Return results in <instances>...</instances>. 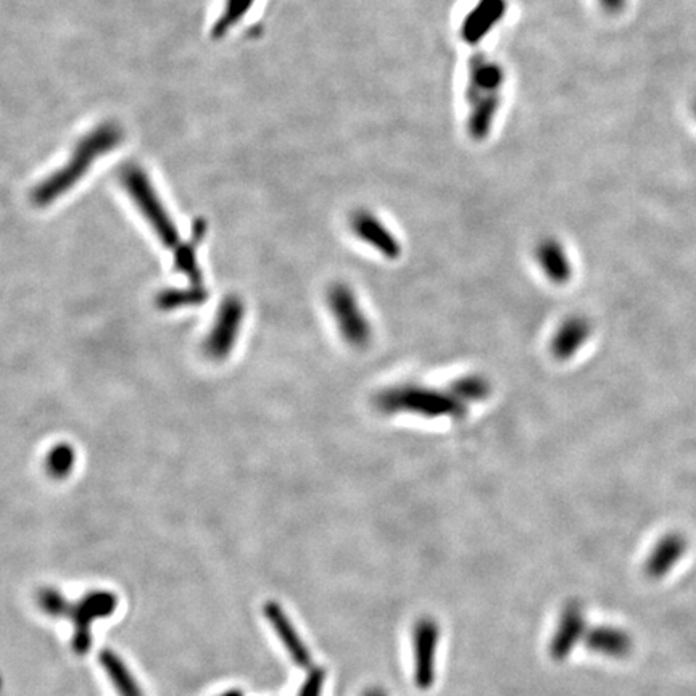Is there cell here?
I'll list each match as a JSON object with an SVG mask.
<instances>
[{"label": "cell", "instance_id": "obj_1", "mask_svg": "<svg viewBox=\"0 0 696 696\" xmlns=\"http://www.w3.org/2000/svg\"><path fill=\"white\" fill-rule=\"evenodd\" d=\"M121 141V129L118 126H99L91 134H87L83 141L79 142L75 152L71 154L67 165L50 174L44 183L39 184L33 192V200L39 207H46L49 203L60 199L67 194L71 187L79 183V179L89 171L94 163L102 155L115 149Z\"/></svg>", "mask_w": 696, "mask_h": 696}, {"label": "cell", "instance_id": "obj_2", "mask_svg": "<svg viewBox=\"0 0 696 696\" xmlns=\"http://www.w3.org/2000/svg\"><path fill=\"white\" fill-rule=\"evenodd\" d=\"M374 406L382 415H418L427 419H463L468 406L450 390L421 384H400L377 392Z\"/></svg>", "mask_w": 696, "mask_h": 696}, {"label": "cell", "instance_id": "obj_3", "mask_svg": "<svg viewBox=\"0 0 696 696\" xmlns=\"http://www.w3.org/2000/svg\"><path fill=\"white\" fill-rule=\"evenodd\" d=\"M121 183L162 244L168 249H178V245L181 244L178 231L150 183L149 176L139 166L128 165L121 171Z\"/></svg>", "mask_w": 696, "mask_h": 696}, {"label": "cell", "instance_id": "obj_4", "mask_svg": "<svg viewBox=\"0 0 696 696\" xmlns=\"http://www.w3.org/2000/svg\"><path fill=\"white\" fill-rule=\"evenodd\" d=\"M329 313L336 321L340 336L350 347H368L373 340V326L360 305L358 295L347 282H332L326 292Z\"/></svg>", "mask_w": 696, "mask_h": 696}, {"label": "cell", "instance_id": "obj_5", "mask_svg": "<svg viewBox=\"0 0 696 696\" xmlns=\"http://www.w3.org/2000/svg\"><path fill=\"white\" fill-rule=\"evenodd\" d=\"M118 598L112 592H97L87 593L86 597L81 598L78 603L71 605L67 601L63 616H68L75 624V635H73V650L78 655H86L87 651L91 650L92 622L96 619L108 618L115 613Z\"/></svg>", "mask_w": 696, "mask_h": 696}, {"label": "cell", "instance_id": "obj_6", "mask_svg": "<svg viewBox=\"0 0 696 696\" xmlns=\"http://www.w3.org/2000/svg\"><path fill=\"white\" fill-rule=\"evenodd\" d=\"M245 307L239 297H228L221 303L212 332L205 342L208 355L216 360L228 357L236 345L244 321Z\"/></svg>", "mask_w": 696, "mask_h": 696}, {"label": "cell", "instance_id": "obj_7", "mask_svg": "<svg viewBox=\"0 0 696 696\" xmlns=\"http://www.w3.org/2000/svg\"><path fill=\"white\" fill-rule=\"evenodd\" d=\"M440 642V626L432 618H421L413 627V658L415 684L419 690H429L435 682V655Z\"/></svg>", "mask_w": 696, "mask_h": 696}, {"label": "cell", "instance_id": "obj_8", "mask_svg": "<svg viewBox=\"0 0 696 696\" xmlns=\"http://www.w3.org/2000/svg\"><path fill=\"white\" fill-rule=\"evenodd\" d=\"M350 228L363 244L369 245L387 260H397L402 255V244L376 213L365 208L355 210L350 216Z\"/></svg>", "mask_w": 696, "mask_h": 696}, {"label": "cell", "instance_id": "obj_9", "mask_svg": "<svg viewBox=\"0 0 696 696\" xmlns=\"http://www.w3.org/2000/svg\"><path fill=\"white\" fill-rule=\"evenodd\" d=\"M506 12V0H477L461 21V39L469 46L481 44L505 20Z\"/></svg>", "mask_w": 696, "mask_h": 696}, {"label": "cell", "instance_id": "obj_10", "mask_svg": "<svg viewBox=\"0 0 696 696\" xmlns=\"http://www.w3.org/2000/svg\"><path fill=\"white\" fill-rule=\"evenodd\" d=\"M587 629L585 611L580 603L571 601L561 611L560 621L556 626L555 634L551 637L550 656L556 663H563L577 647L582 635Z\"/></svg>", "mask_w": 696, "mask_h": 696}, {"label": "cell", "instance_id": "obj_11", "mask_svg": "<svg viewBox=\"0 0 696 696\" xmlns=\"http://www.w3.org/2000/svg\"><path fill=\"white\" fill-rule=\"evenodd\" d=\"M263 613H265V618L270 622L274 632L281 640L282 647L286 648L294 664L303 667V669H310L313 666L311 651L308 650L307 645L303 642V638L300 637L299 632L295 629L294 624H292L282 606L276 603V601H268L265 608H263Z\"/></svg>", "mask_w": 696, "mask_h": 696}, {"label": "cell", "instance_id": "obj_12", "mask_svg": "<svg viewBox=\"0 0 696 696\" xmlns=\"http://www.w3.org/2000/svg\"><path fill=\"white\" fill-rule=\"evenodd\" d=\"M592 321L584 315H571L558 326L550 340V352L558 361H568L576 357L590 336Z\"/></svg>", "mask_w": 696, "mask_h": 696}, {"label": "cell", "instance_id": "obj_13", "mask_svg": "<svg viewBox=\"0 0 696 696\" xmlns=\"http://www.w3.org/2000/svg\"><path fill=\"white\" fill-rule=\"evenodd\" d=\"M687 548L688 540L684 534L667 532L651 548L645 561V574L650 579H663L684 558Z\"/></svg>", "mask_w": 696, "mask_h": 696}, {"label": "cell", "instance_id": "obj_14", "mask_svg": "<svg viewBox=\"0 0 696 696\" xmlns=\"http://www.w3.org/2000/svg\"><path fill=\"white\" fill-rule=\"evenodd\" d=\"M505 81V68L500 63L490 60L485 55L476 54L469 62L466 100L502 94Z\"/></svg>", "mask_w": 696, "mask_h": 696}, {"label": "cell", "instance_id": "obj_15", "mask_svg": "<svg viewBox=\"0 0 696 696\" xmlns=\"http://www.w3.org/2000/svg\"><path fill=\"white\" fill-rule=\"evenodd\" d=\"M535 260L548 281L556 286L568 284L572 278V263L568 252L556 237H545L535 247Z\"/></svg>", "mask_w": 696, "mask_h": 696}, {"label": "cell", "instance_id": "obj_16", "mask_svg": "<svg viewBox=\"0 0 696 696\" xmlns=\"http://www.w3.org/2000/svg\"><path fill=\"white\" fill-rule=\"evenodd\" d=\"M469 112L466 120L469 136L474 141L482 142L492 134L498 112L502 108V94L474 97L468 100Z\"/></svg>", "mask_w": 696, "mask_h": 696}, {"label": "cell", "instance_id": "obj_17", "mask_svg": "<svg viewBox=\"0 0 696 696\" xmlns=\"http://www.w3.org/2000/svg\"><path fill=\"white\" fill-rule=\"evenodd\" d=\"M585 647L606 658L622 659L630 655L634 640L626 630L614 626H598L589 630L585 637Z\"/></svg>", "mask_w": 696, "mask_h": 696}, {"label": "cell", "instance_id": "obj_18", "mask_svg": "<svg viewBox=\"0 0 696 696\" xmlns=\"http://www.w3.org/2000/svg\"><path fill=\"white\" fill-rule=\"evenodd\" d=\"M205 232H207V223L202 220L195 221L192 226L191 241L181 242L178 249H174V268L189 279L191 286H203L202 271L197 263V249L205 237Z\"/></svg>", "mask_w": 696, "mask_h": 696}, {"label": "cell", "instance_id": "obj_19", "mask_svg": "<svg viewBox=\"0 0 696 696\" xmlns=\"http://www.w3.org/2000/svg\"><path fill=\"white\" fill-rule=\"evenodd\" d=\"M99 659L118 695L144 696L141 685L137 682L136 677L133 676V672L129 671L128 666L123 663V659L120 656L115 655L113 651L107 650L100 653Z\"/></svg>", "mask_w": 696, "mask_h": 696}, {"label": "cell", "instance_id": "obj_20", "mask_svg": "<svg viewBox=\"0 0 696 696\" xmlns=\"http://www.w3.org/2000/svg\"><path fill=\"white\" fill-rule=\"evenodd\" d=\"M448 390L455 395L461 403L468 406L471 403L484 402L492 394V384L482 374H466L453 381Z\"/></svg>", "mask_w": 696, "mask_h": 696}, {"label": "cell", "instance_id": "obj_21", "mask_svg": "<svg viewBox=\"0 0 696 696\" xmlns=\"http://www.w3.org/2000/svg\"><path fill=\"white\" fill-rule=\"evenodd\" d=\"M208 299L205 287L191 286L187 289L166 290L158 297V307L162 310H176V308L192 307L200 305Z\"/></svg>", "mask_w": 696, "mask_h": 696}, {"label": "cell", "instance_id": "obj_22", "mask_svg": "<svg viewBox=\"0 0 696 696\" xmlns=\"http://www.w3.org/2000/svg\"><path fill=\"white\" fill-rule=\"evenodd\" d=\"M255 0H226L223 15L216 21L213 36L221 38L252 9Z\"/></svg>", "mask_w": 696, "mask_h": 696}, {"label": "cell", "instance_id": "obj_23", "mask_svg": "<svg viewBox=\"0 0 696 696\" xmlns=\"http://www.w3.org/2000/svg\"><path fill=\"white\" fill-rule=\"evenodd\" d=\"M75 466V452L68 445H57L47 456V471L55 479H63Z\"/></svg>", "mask_w": 696, "mask_h": 696}, {"label": "cell", "instance_id": "obj_24", "mask_svg": "<svg viewBox=\"0 0 696 696\" xmlns=\"http://www.w3.org/2000/svg\"><path fill=\"white\" fill-rule=\"evenodd\" d=\"M67 598L55 589H42L38 593V605L44 613L52 618H63V611L67 606Z\"/></svg>", "mask_w": 696, "mask_h": 696}, {"label": "cell", "instance_id": "obj_25", "mask_svg": "<svg viewBox=\"0 0 696 696\" xmlns=\"http://www.w3.org/2000/svg\"><path fill=\"white\" fill-rule=\"evenodd\" d=\"M326 677L328 672L324 667L311 666L297 696H323Z\"/></svg>", "mask_w": 696, "mask_h": 696}, {"label": "cell", "instance_id": "obj_26", "mask_svg": "<svg viewBox=\"0 0 696 696\" xmlns=\"http://www.w3.org/2000/svg\"><path fill=\"white\" fill-rule=\"evenodd\" d=\"M597 2L603 12L609 13V15H618L626 9L629 0H597Z\"/></svg>", "mask_w": 696, "mask_h": 696}, {"label": "cell", "instance_id": "obj_27", "mask_svg": "<svg viewBox=\"0 0 696 696\" xmlns=\"http://www.w3.org/2000/svg\"><path fill=\"white\" fill-rule=\"evenodd\" d=\"M361 696H389V695H387V693L384 692V690H382V688L374 687V688H369V690H366V692L363 693V695H361Z\"/></svg>", "mask_w": 696, "mask_h": 696}, {"label": "cell", "instance_id": "obj_28", "mask_svg": "<svg viewBox=\"0 0 696 696\" xmlns=\"http://www.w3.org/2000/svg\"><path fill=\"white\" fill-rule=\"evenodd\" d=\"M220 696H244V693H242L241 690H229V692H224L223 695Z\"/></svg>", "mask_w": 696, "mask_h": 696}, {"label": "cell", "instance_id": "obj_29", "mask_svg": "<svg viewBox=\"0 0 696 696\" xmlns=\"http://www.w3.org/2000/svg\"><path fill=\"white\" fill-rule=\"evenodd\" d=\"M692 110H693V116H695V120H696V99H695V102H693Z\"/></svg>", "mask_w": 696, "mask_h": 696}]
</instances>
